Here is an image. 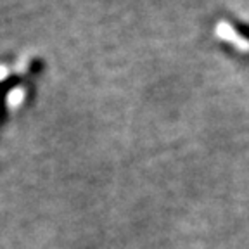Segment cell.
<instances>
[{"label": "cell", "mask_w": 249, "mask_h": 249, "mask_svg": "<svg viewBox=\"0 0 249 249\" xmlns=\"http://www.w3.org/2000/svg\"><path fill=\"white\" fill-rule=\"evenodd\" d=\"M214 35L235 52L249 57V26L232 18H223L214 26Z\"/></svg>", "instance_id": "1"}]
</instances>
